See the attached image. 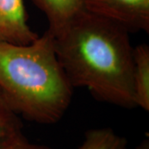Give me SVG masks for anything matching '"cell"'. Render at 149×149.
<instances>
[{
  "instance_id": "6da1fadb",
  "label": "cell",
  "mask_w": 149,
  "mask_h": 149,
  "mask_svg": "<svg viewBox=\"0 0 149 149\" xmlns=\"http://www.w3.org/2000/svg\"><path fill=\"white\" fill-rule=\"evenodd\" d=\"M52 33L57 58L73 88L85 87L100 101L137 107L133 47L127 29L84 9Z\"/></svg>"
},
{
  "instance_id": "7a4b0ae2",
  "label": "cell",
  "mask_w": 149,
  "mask_h": 149,
  "mask_svg": "<svg viewBox=\"0 0 149 149\" xmlns=\"http://www.w3.org/2000/svg\"><path fill=\"white\" fill-rule=\"evenodd\" d=\"M73 90L49 30L28 44L0 42V91L17 114L56 123L69 108Z\"/></svg>"
},
{
  "instance_id": "3957f363",
  "label": "cell",
  "mask_w": 149,
  "mask_h": 149,
  "mask_svg": "<svg viewBox=\"0 0 149 149\" xmlns=\"http://www.w3.org/2000/svg\"><path fill=\"white\" fill-rule=\"evenodd\" d=\"M84 7L129 32H149V0H84Z\"/></svg>"
},
{
  "instance_id": "277c9868",
  "label": "cell",
  "mask_w": 149,
  "mask_h": 149,
  "mask_svg": "<svg viewBox=\"0 0 149 149\" xmlns=\"http://www.w3.org/2000/svg\"><path fill=\"white\" fill-rule=\"evenodd\" d=\"M38 36L28 25L23 0H0V42L28 44Z\"/></svg>"
},
{
  "instance_id": "5b68a950",
  "label": "cell",
  "mask_w": 149,
  "mask_h": 149,
  "mask_svg": "<svg viewBox=\"0 0 149 149\" xmlns=\"http://www.w3.org/2000/svg\"><path fill=\"white\" fill-rule=\"evenodd\" d=\"M47 18L51 32H56L85 9L84 0H32Z\"/></svg>"
},
{
  "instance_id": "8992f818",
  "label": "cell",
  "mask_w": 149,
  "mask_h": 149,
  "mask_svg": "<svg viewBox=\"0 0 149 149\" xmlns=\"http://www.w3.org/2000/svg\"><path fill=\"white\" fill-rule=\"evenodd\" d=\"M133 85L137 107L149 110V47L141 44L133 48Z\"/></svg>"
},
{
  "instance_id": "52a82bcc",
  "label": "cell",
  "mask_w": 149,
  "mask_h": 149,
  "mask_svg": "<svg viewBox=\"0 0 149 149\" xmlns=\"http://www.w3.org/2000/svg\"><path fill=\"white\" fill-rule=\"evenodd\" d=\"M78 149H129L127 139L110 128L90 129Z\"/></svg>"
},
{
  "instance_id": "ba28073f",
  "label": "cell",
  "mask_w": 149,
  "mask_h": 149,
  "mask_svg": "<svg viewBox=\"0 0 149 149\" xmlns=\"http://www.w3.org/2000/svg\"><path fill=\"white\" fill-rule=\"evenodd\" d=\"M17 115L8 105L0 91V141L22 130V123Z\"/></svg>"
},
{
  "instance_id": "9c48e42d",
  "label": "cell",
  "mask_w": 149,
  "mask_h": 149,
  "mask_svg": "<svg viewBox=\"0 0 149 149\" xmlns=\"http://www.w3.org/2000/svg\"><path fill=\"white\" fill-rule=\"evenodd\" d=\"M0 149H53L46 145L31 143L22 130L13 133L0 141Z\"/></svg>"
},
{
  "instance_id": "30bf717a",
  "label": "cell",
  "mask_w": 149,
  "mask_h": 149,
  "mask_svg": "<svg viewBox=\"0 0 149 149\" xmlns=\"http://www.w3.org/2000/svg\"><path fill=\"white\" fill-rule=\"evenodd\" d=\"M136 149H149V139L148 138L144 139L137 146Z\"/></svg>"
}]
</instances>
